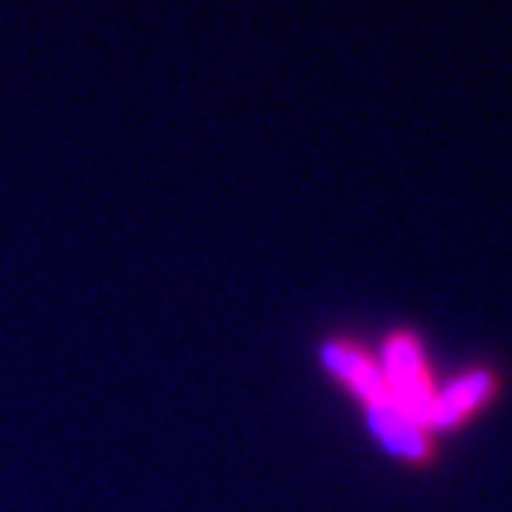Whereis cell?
Returning a JSON list of instances; mask_svg holds the SVG:
<instances>
[{
  "label": "cell",
  "instance_id": "cell-1",
  "mask_svg": "<svg viewBox=\"0 0 512 512\" xmlns=\"http://www.w3.org/2000/svg\"><path fill=\"white\" fill-rule=\"evenodd\" d=\"M512 392V370L495 356H473L456 370L441 374L438 392L427 406V427L441 441L473 431L488 420Z\"/></svg>",
  "mask_w": 512,
  "mask_h": 512
},
{
  "label": "cell",
  "instance_id": "cell-2",
  "mask_svg": "<svg viewBox=\"0 0 512 512\" xmlns=\"http://www.w3.org/2000/svg\"><path fill=\"white\" fill-rule=\"evenodd\" d=\"M374 349L388 402L427 420V406H431L441 381L427 335L413 324H388L374 338Z\"/></svg>",
  "mask_w": 512,
  "mask_h": 512
},
{
  "label": "cell",
  "instance_id": "cell-3",
  "mask_svg": "<svg viewBox=\"0 0 512 512\" xmlns=\"http://www.w3.org/2000/svg\"><path fill=\"white\" fill-rule=\"evenodd\" d=\"M313 363H317V374L324 377L356 413L377 406V402H388L381 367H377V349L360 331H349V328L324 331V335L313 342Z\"/></svg>",
  "mask_w": 512,
  "mask_h": 512
},
{
  "label": "cell",
  "instance_id": "cell-4",
  "mask_svg": "<svg viewBox=\"0 0 512 512\" xmlns=\"http://www.w3.org/2000/svg\"><path fill=\"white\" fill-rule=\"evenodd\" d=\"M360 424L370 445H374L388 463L413 473V477H427V473H434L445 463L448 441H441L438 434L427 427L424 416L406 413V409L392 406V402H377V406L363 409Z\"/></svg>",
  "mask_w": 512,
  "mask_h": 512
}]
</instances>
